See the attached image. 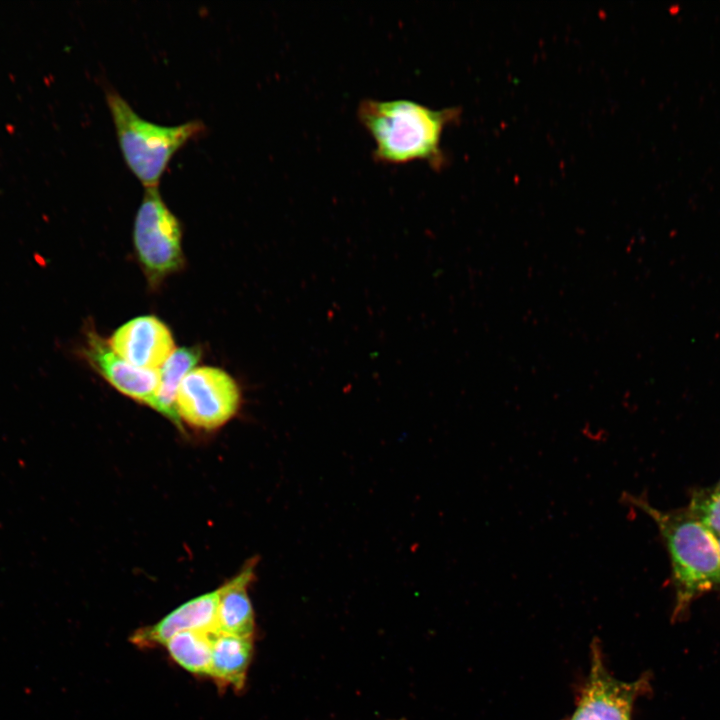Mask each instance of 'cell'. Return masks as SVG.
<instances>
[{
    "label": "cell",
    "mask_w": 720,
    "mask_h": 720,
    "mask_svg": "<svg viewBox=\"0 0 720 720\" xmlns=\"http://www.w3.org/2000/svg\"><path fill=\"white\" fill-rule=\"evenodd\" d=\"M80 355L122 394L151 407L159 385V370L138 368L119 355L94 329L86 327Z\"/></svg>",
    "instance_id": "obj_7"
},
{
    "label": "cell",
    "mask_w": 720,
    "mask_h": 720,
    "mask_svg": "<svg viewBox=\"0 0 720 720\" xmlns=\"http://www.w3.org/2000/svg\"><path fill=\"white\" fill-rule=\"evenodd\" d=\"M124 160L144 187H156L171 157L206 131L202 120L160 125L142 118L112 87L105 90Z\"/></svg>",
    "instance_id": "obj_3"
},
{
    "label": "cell",
    "mask_w": 720,
    "mask_h": 720,
    "mask_svg": "<svg viewBox=\"0 0 720 720\" xmlns=\"http://www.w3.org/2000/svg\"><path fill=\"white\" fill-rule=\"evenodd\" d=\"M253 639L214 632L209 677L219 686L242 690L252 660Z\"/></svg>",
    "instance_id": "obj_11"
},
{
    "label": "cell",
    "mask_w": 720,
    "mask_h": 720,
    "mask_svg": "<svg viewBox=\"0 0 720 720\" xmlns=\"http://www.w3.org/2000/svg\"><path fill=\"white\" fill-rule=\"evenodd\" d=\"M401 720H403V719H401Z\"/></svg>",
    "instance_id": "obj_17"
},
{
    "label": "cell",
    "mask_w": 720,
    "mask_h": 720,
    "mask_svg": "<svg viewBox=\"0 0 720 720\" xmlns=\"http://www.w3.org/2000/svg\"><path fill=\"white\" fill-rule=\"evenodd\" d=\"M255 567L256 560L251 559L218 588L217 632L254 638L255 616L248 588L254 580Z\"/></svg>",
    "instance_id": "obj_10"
},
{
    "label": "cell",
    "mask_w": 720,
    "mask_h": 720,
    "mask_svg": "<svg viewBox=\"0 0 720 720\" xmlns=\"http://www.w3.org/2000/svg\"><path fill=\"white\" fill-rule=\"evenodd\" d=\"M714 488H715L717 491L720 492V480H719V482L717 483V485H716Z\"/></svg>",
    "instance_id": "obj_15"
},
{
    "label": "cell",
    "mask_w": 720,
    "mask_h": 720,
    "mask_svg": "<svg viewBox=\"0 0 720 720\" xmlns=\"http://www.w3.org/2000/svg\"><path fill=\"white\" fill-rule=\"evenodd\" d=\"M219 589L181 604L157 623L142 627L130 641L138 647L163 645L176 634L188 630L217 631Z\"/></svg>",
    "instance_id": "obj_9"
},
{
    "label": "cell",
    "mask_w": 720,
    "mask_h": 720,
    "mask_svg": "<svg viewBox=\"0 0 720 720\" xmlns=\"http://www.w3.org/2000/svg\"><path fill=\"white\" fill-rule=\"evenodd\" d=\"M645 688L643 680L624 682L611 676L594 647L590 675L570 720H631L633 703Z\"/></svg>",
    "instance_id": "obj_6"
},
{
    "label": "cell",
    "mask_w": 720,
    "mask_h": 720,
    "mask_svg": "<svg viewBox=\"0 0 720 720\" xmlns=\"http://www.w3.org/2000/svg\"><path fill=\"white\" fill-rule=\"evenodd\" d=\"M239 385L227 372L216 367L193 368L182 380L176 396L180 420L201 429H215L239 410Z\"/></svg>",
    "instance_id": "obj_5"
},
{
    "label": "cell",
    "mask_w": 720,
    "mask_h": 720,
    "mask_svg": "<svg viewBox=\"0 0 720 720\" xmlns=\"http://www.w3.org/2000/svg\"><path fill=\"white\" fill-rule=\"evenodd\" d=\"M460 114L456 107L432 109L410 99H363L357 117L374 142L373 159L383 164L427 163L440 170L446 164L441 147L445 127Z\"/></svg>",
    "instance_id": "obj_1"
},
{
    "label": "cell",
    "mask_w": 720,
    "mask_h": 720,
    "mask_svg": "<svg viewBox=\"0 0 720 720\" xmlns=\"http://www.w3.org/2000/svg\"><path fill=\"white\" fill-rule=\"evenodd\" d=\"M182 229L158 186L145 187L133 229L137 258L152 284L179 270L184 262Z\"/></svg>",
    "instance_id": "obj_4"
},
{
    "label": "cell",
    "mask_w": 720,
    "mask_h": 720,
    "mask_svg": "<svg viewBox=\"0 0 720 720\" xmlns=\"http://www.w3.org/2000/svg\"><path fill=\"white\" fill-rule=\"evenodd\" d=\"M214 632L216 631H183L174 635L165 646L170 657L183 669L195 675L209 677Z\"/></svg>",
    "instance_id": "obj_13"
},
{
    "label": "cell",
    "mask_w": 720,
    "mask_h": 720,
    "mask_svg": "<svg viewBox=\"0 0 720 720\" xmlns=\"http://www.w3.org/2000/svg\"><path fill=\"white\" fill-rule=\"evenodd\" d=\"M717 541H718V545H719V549H720V536L717 537Z\"/></svg>",
    "instance_id": "obj_16"
},
{
    "label": "cell",
    "mask_w": 720,
    "mask_h": 720,
    "mask_svg": "<svg viewBox=\"0 0 720 720\" xmlns=\"http://www.w3.org/2000/svg\"><path fill=\"white\" fill-rule=\"evenodd\" d=\"M623 502L641 510L656 524L670 557L681 613L699 595L720 588V549L717 537L687 509L661 510L645 497L624 493Z\"/></svg>",
    "instance_id": "obj_2"
},
{
    "label": "cell",
    "mask_w": 720,
    "mask_h": 720,
    "mask_svg": "<svg viewBox=\"0 0 720 720\" xmlns=\"http://www.w3.org/2000/svg\"><path fill=\"white\" fill-rule=\"evenodd\" d=\"M687 510L716 537L720 536V492L715 488L693 491Z\"/></svg>",
    "instance_id": "obj_14"
},
{
    "label": "cell",
    "mask_w": 720,
    "mask_h": 720,
    "mask_svg": "<svg viewBox=\"0 0 720 720\" xmlns=\"http://www.w3.org/2000/svg\"><path fill=\"white\" fill-rule=\"evenodd\" d=\"M108 343L121 358L147 370L161 368L175 350L169 328L152 315L124 323L115 330Z\"/></svg>",
    "instance_id": "obj_8"
},
{
    "label": "cell",
    "mask_w": 720,
    "mask_h": 720,
    "mask_svg": "<svg viewBox=\"0 0 720 720\" xmlns=\"http://www.w3.org/2000/svg\"><path fill=\"white\" fill-rule=\"evenodd\" d=\"M198 347L175 349L159 369V385L151 405L153 409L180 426L176 409V396L180 383L200 359Z\"/></svg>",
    "instance_id": "obj_12"
}]
</instances>
